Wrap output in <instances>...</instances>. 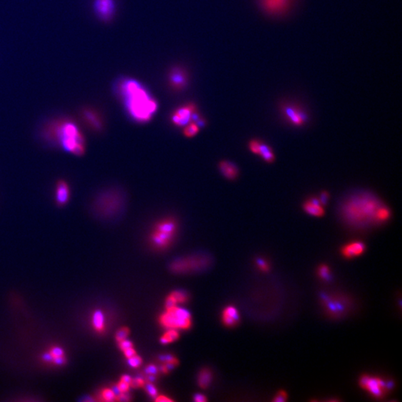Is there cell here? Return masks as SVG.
I'll return each mask as SVG.
<instances>
[{"label": "cell", "mask_w": 402, "mask_h": 402, "mask_svg": "<svg viewBox=\"0 0 402 402\" xmlns=\"http://www.w3.org/2000/svg\"><path fill=\"white\" fill-rule=\"evenodd\" d=\"M288 398H289V395H288L287 392L284 391V390H280L274 395L272 401L274 402H285Z\"/></svg>", "instance_id": "34"}, {"label": "cell", "mask_w": 402, "mask_h": 402, "mask_svg": "<svg viewBox=\"0 0 402 402\" xmlns=\"http://www.w3.org/2000/svg\"><path fill=\"white\" fill-rule=\"evenodd\" d=\"M180 337V334L176 329H168L166 332L161 337L160 341L162 344L166 345V344L171 343V342L176 341Z\"/></svg>", "instance_id": "24"}, {"label": "cell", "mask_w": 402, "mask_h": 402, "mask_svg": "<svg viewBox=\"0 0 402 402\" xmlns=\"http://www.w3.org/2000/svg\"><path fill=\"white\" fill-rule=\"evenodd\" d=\"M256 264L261 272L267 273L271 269V266H270L268 261L263 258H257L256 260Z\"/></svg>", "instance_id": "29"}, {"label": "cell", "mask_w": 402, "mask_h": 402, "mask_svg": "<svg viewBox=\"0 0 402 402\" xmlns=\"http://www.w3.org/2000/svg\"><path fill=\"white\" fill-rule=\"evenodd\" d=\"M212 380H213V372L209 369H203L198 374V383L201 388H207L211 384Z\"/></svg>", "instance_id": "23"}, {"label": "cell", "mask_w": 402, "mask_h": 402, "mask_svg": "<svg viewBox=\"0 0 402 402\" xmlns=\"http://www.w3.org/2000/svg\"><path fill=\"white\" fill-rule=\"evenodd\" d=\"M94 216L102 219H112L122 216L126 206V195L122 188L110 187L97 194L92 203Z\"/></svg>", "instance_id": "4"}, {"label": "cell", "mask_w": 402, "mask_h": 402, "mask_svg": "<svg viewBox=\"0 0 402 402\" xmlns=\"http://www.w3.org/2000/svg\"><path fill=\"white\" fill-rule=\"evenodd\" d=\"M127 363H128L130 367H133V368H138L139 367L142 365V357L139 356L137 354L134 356L127 358Z\"/></svg>", "instance_id": "33"}, {"label": "cell", "mask_w": 402, "mask_h": 402, "mask_svg": "<svg viewBox=\"0 0 402 402\" xmlns=\"http://www.w3.org/2000/svg\"><path fill=\"white\" fill-rule=\"evenodd\" d=\"M101 400L104 401H114L117 400V395L111 388H104L100 392Z\"/></svg>", "instance_id": "27"}, {"label": "cell", "mask_w": 402, "mask_h": 402, "mask_svg": "<svg viewBox=\"0 0 402 402\" xmlns=\"http://www.w3.org/2000/svg\"><path fill=\"white\" fill-rule=\"evenodd\" d=\"M160 325L166 329L187 330L193 325L192 315L186 309L178 306L165 309L159 318Z\"/></svg>", "instance_id": "8"}, {"label": "cell", "mask_w": 402, "mask_h": 402, "mask_svg": "<svg viewBox=\"0 0 402 402\" xmlns=\"http://www.w3.org/2000/svg\"><path fill=\"white\" fill-rule=\"evenodd\" d=\"M302 209L309 216L317 217V218H322L326 214L323 206L314 204L309 199L306 200L302 203Z\"/></svg>", "instance_id": "21"}, {"label": "cell", "mask_w": 402, "mask_h": 402, "mask_svg": "<svg viewBox=\"0 0 402 402\" xmlns=\"http://www.w3.org/2000/svg\"><path fill=\"white\" fill-rule=\"evenodd\" d=\"M218 169L225 178L235 180L239 175V168L236 163L229 160H222L218 164Z\"/></svg>", "instance_id": "18"}, {"label": "cell", "mask_w": 402, "mask_h": 402, "mask_svg": "<svg viewBox=\"0 0 402 402\" xmlns=\"http://www.w3.org/2000/svg\"><path fill=\"white\" fill-rule=\"evenodd\" d=\"M41 140L74 156L82 157L87 148L86 139L72 119L58 118L45 122L40 129Z\"/></svg>", "instance_id": "1"}, {"label": "cell", "mask_w": 402, "mask_h": 402, "mask_svg": "<svg viewBox=\"0 0 402 402\" xmlns=\"http://www.w3.org/2000/svg\"><path fill=\"white\" fill-rule=\"evenodd\" d=\"M183 127H184L183 134H184L185 137H188V138L195 137L200 132V127L196 124L194 123L193 122H190L189 123L187 124L186 126Z\"/></svg>", "instance_id": "26"}, {"label": "cell", "mask_w": 402, "mask_h": 402, "mask_svg": "<svg viewBox=\"0 0 402 402\" xmlns=\"http://www.w3.org/2000/svg\"><path fill=\"white\" fill-rule=\"evenodd\" d=\"M367 246L363 241H353L340 248V254L347 259H352L358 257L365 253Z\"/></svg>", "instance_id": "17"}, {"label": "cell", "mask_w": 402, "mask_h": 402, "mask_svg": "<svg viewBox=\"0 0 402 402\" xmlns=\"http://www.w3.org/2000/svg\"><path fill=\"white\" fill-rule=\"evenodd\" d=\"M223 323L227 327H234L240 321L239 312L235 306L229 305L223 309L222 313Z\"/></svg>", "instance_id": "19"}, {"label": "cell", "mask_w": 402, "mask_h": 402, "mask_svg": "<svg viewBox=\"0 0 402 402\" xmlns=\"http://www.w3.org/2000/svg\"><path fill=\"white\" fill-rule=\"evenodd\" d=\"M93 9L99 19L103 21H110L115 14V2L114 0H94Z\"/></svg>", "instance_id": "14"}, {"label": "cell", "mask_w": 402, "mask_h": 402, "mask_svg": "<svg viewBox=\"0 0 402 402\" xmlns=\"http://www.w3.org/2000/svg\"><path fill=\"white\" fill-rule=\"evenodd\" d=\"M82 117L87 126L93 131L99 133L104 130L103 119L97 110L85 107L82 110Z\"/></svg>", "instance_id": "13"}, {"label": "cell", "mask_w": 402, "mask_h": 402, "mask_svg": "<svg viewBox=\"0 0 402 402\" xmlns=\"http://www.w3.org/2000/svg\"><path fill=\"white\" fill-rule=\"evenodd\" d=\"M117 95L127 113L136 122L147 123L158 110L157 101L141 83L131 79H122L116 87Z\"/></svg>", "instance_id": "2"}, {"label": "cell", "mask_w": 402, "mask_h": 402, "mask_svg": "<svg viewBox=\"0 0 402 402\" xmlns=\"http://www.w3.org/2000/svg\"><path fill=\"white\" fill-rule=\"evenodd\" d=\"M384 203L371 194L350 197L342 206V216L351 224L366 226L377 223V212Z\"/></svg>", "instance_id": "3"}, {"label": "cell", "mask_w": 402, "mask_h": 402, "mask_svg": "<svg viewBox=\"0 0 402 402\" xmlns=\"http://www.w3.org/2000/svg\"><path fill=\"white\" fill-rule=\"evenodd\" d=\"M320 302L324 312L332 319H340L350 312L352 300L347 296L340 294H320Z\"/></svg>", "instance_id": "6"}, {"label": "cell", "mask_w": 402, "mask_h": 402, "mask_svg": "<svg viewBox=\"0 0 402 402\" xmlns=\"http://www.w3.org/2000/svg\"><path fill=\"white\" fill-rule=\"evenodd\" d=\"M118 343L119 349H120L122 352H123L124 350H127V349L130 348V347H133V342L130 341V340H127V338L125 339V340H121V341L118 342Z\"/></svg>", "instance_id": "39"}, {"label": "cell", "mask_w": 402, "mask_h": 402, "mask_svg": "<svg viewBox=\"0 0 402 402\" xmlns=\"http://www.w3.org/2000/svg\"><path fill=\"white\" fill-rule=\"evenodd\" d=\"M198 110V107L193 103H188L178 107L172 112L171 121L178 127H183L191 122L192 115Z\"/></svg>", "instance_id": "12"}, {"label": "cell", "mask_w": 402, "mask_h": 402, "mask_svg": "<svg viewBox=\"0 0 402 402\" xmlns=\"http://www.w3.org/2000/svg\"><path fill=\"white\" fill-rule=\"evenodd\" d=\"M144 387H145V391L152 398H156L158 395L157 387L153 385V382H147V383L145 382Z\"/></svg>", "instance_id": "32"}, {"label": "cell", "mask_w": 402, "mask_h": 402, "mask_svg": "<svg viewBox=\"0 0 402 402\" xmlns=\"http://www.w3.org/2000/svg\"><path fill=\"white\" fill-rule=\"evenodd\" d=\"M43 360H44V361L46 362H52V355H51V354L49 353V352H46V353L44 354L42 356Z\"/></svg>", "instance_id": "45"}, {"label": "cell", "mask_w": 402, "mask_h": 402, "mask_svg": "<svg viewBox=\"0 0 402 402\" xmlns=\"http://www.w3.org/2000/svg\"><path fill=\"white\" fill-rule=\"evenodd\" d=\"M155 401L157 402H172L174 401V400L168 398L166 395H158L156 398H155Z\"/></svg>", "instance_id": "42"}, {"label": "cell", "mask_w": 402, "mask_h": 402, "mask_svg": "<svg viewBox=\"0 0 402 402\" xmlns=\"http://www.w3.org/2000/svg\"><path fill=\"white\" fill-rule=\"evenodd\" d=\"M178 223L173 217H165L159 220L153 226L150 241L157 249L163 250L171 244L177 235Z\"/></svg>", "instance_id": "5"}, {"label": "cell", "mask_w": 402, "mask_h": 402, "mask_svg": "<svg viewBox=\"0 0 402 402\" xmlns=\"http://www.w3.org/2000/svg\"><path fill=\"white\" fill-rule=\"evenodd\" d=\"M49 352L52 355V360L56 357L64 356V351L61 347H53Z\"/></svg>", "instance_id": "35"}, {"label": "cell", "mask_w": 402, "mask_h": 402, "mask_svg": "<svg viewBox=\"0 0 402 402\" xmlns=\"http://www.w3.org/2000/svg\"><path fill=\"white\" fill-rule=\"evenodd\" d=\"M159 358H160L161 361L165 362V363H175L176 365H178L179 363L178 359L171 355H161V356L159 357Z\"/></svg>", "instance_id": "37"}, {"label": "cell", "mask_w": 402, "mask_h": 402, "mask_svg": "<svg viewBox=\"0 0 402 402\" xmlns=\"http://www.w3.org/2000/svg\"><path fill=\"white\" fill-rule=\"evenodd\" d=\"M91 323L95 332L99 334L103 333L106 329V318L105 314L102 310L98 309L92 313Z\"/></svg>", "instance_id": "20"}, {"label": "cell", "mask_w": 402, "mask_h": 402, "mask_svg": "<svg viewBox=\"0 0 402 402\" xmlns=\"http://www.w3.org/2000/svg\"><path fill=\"white\" fill-rule=\"evenodd\" d=\"M358 385L360 388L376 400L386 398L395 387V382L393 380L385 379L368 374H363L360 377Z\"/></svg>", "instance_id": "7"}, {"label": "cell", "mask_w": 402, "mask_h": 402, "mask_svg": "<svg viewBox=\"0 0 402 402\" xmlns=\"http://www.w3.org/2000/svg\"><path fill=\"white\" fill-rule=\"evenodd\" d=\"M261 143V141L259 140H256V139H254V140H251V141L249 142V144H248L250 150H251L253 154H254V155H259Z\"/></svg>", "instance_id": "31"}, {"label": "cell", "mask_w": 402, "mask_h": 402, "mask_svg": "<svg viewBox=\"0 0 402 402\" xmlns=\"http://www.w3.org/2000/svg\"><path fill=\"white\" fill-rule=\"evenodd\" d=\"M263 12L272 17L287 14L294 6L295 0H257Z\"/></svg>", "instance_id": "10"}, {"label": "cell", "mask_w": 402, "mask_h": 402, "mask_svg": "<svg viewBox=\"0 0 402 402\" xmlns=\"http://www.w3.org/2000/svg\"><path fill=\"white\" fill-rule=\"evenodd\" d=\"M71 191L69 183L66 180H59L56 183L54 189V201L59 207H63L69 203L70 200Z\"/></svg>", "instance_id": "16"}, {"label": "cell", "mask_w": 402, "mask_h": 402, "mask_svg": "<svg viewBox=\"0 0 402 402\" xmlns=\"http://www.w3.org/2000/svg\"><path fill=\"white\" fill-rule=\"evenodd\" d=\"M284 118L293 126L302 127L309 122L307 112L299 104L284 103L281 107Z\"/></svg>", "instance_id": "11"}, {"label": "cell", "mask_w": 402, "mask_h": 402, "mask_svg": "<svg viewBox=\"0 0 402 402\" xmlns=\"http://www.w3.org/2000/svg\"><path fill=\"white\" fill-rule=\"evenodd\" d=\"M129 334H130V330L128 328L122 327L117 331L116 333V340L117 342L121 341V340H125L127 337H128Z\"/></svg>", "instance_id": "30"}, {"label": "cell", "mask_w": 402, "mask_h": 402, "mask_svg": "<svg viewBox=\"0 0 402 402\" xmlns=\"http://www.w3.org/2000/svg\"><path fill=\"white\" fill-rule=\"evenodd\" d=\"M259 156L261 157L264 162L267 163H273L275 161L276 157L274 155L273 149L267 143L261 142L260 150H259Z\"/></svg>", "instance_id": "22"}, {"label": "cell", "mask_w": 402, "mask_h": 402, "mask_svg": "<svg viewBox=\"0 0 402 402\" xmlns=\"http://www.w3.org/2000/svg\"><path fill=\"white\" fill-rule=\"evenodd\" d=\"M122 380H123V381L127 382V383H129L130 385V382H131L132 378L130 376V375H123L122 377H121V379Z\"/></svg>", "instance_id": "46"}, {"label": "cell", "mask_w": 402, "mask_h": 402, "mask_svg": "<svg viewBox=\"0 0 402 402\" xmlns=\"http://www.w3.org/2000/svg\"><path fill=\"white\" fill-rule=\"evenodd\" d=\"M145 384V380L142 377H136L135 378H132L130 387H133V388H140V387H143Z\"/></svg>", "instance_id": "36"}, {"label": "cell", "mask_w": 402, "mask_h": 402, "mask_svg": "<svg viewBox=\"0 0 402 402\" xmlns=\"http://www.w3.org/2000/svg\"><path fill=\"white\" fill-rule=\"evenodd\" d=\"M194 401L196 402H205L207 401V398L204 395L201 393H197L194 395Z\"/></svg>", "instance_id": "44"}, {"label": "cell", "mask_w": 402, "mask_h": 402, "mask_svg": "<svg viewBox=\"0 0 402 402\" xmlns=\"http://www.w3.org/2000/svg\"><path fill=\"white\" fill-rule=\"evenodd\" d=\"M209 264V259L206 256H192L178 259L171 263V271L176 274H185L201 271Z\"/></svg>", "instance_id": "9"}, {"label": "cell", "mask_w": 402, "mask_h": 402, "mask_svg": "<svg viewBox=\"0 0 402 402\" xmlns=\"http://www.w3.org/2000/svg\"><path fill=\"white\" fill-rule=\"evenodd\" d=\"M130 395H127V393H120V394L117 395L116 401H130Z\"/></svg>", "instance_id": "43"}, {"label": "cell", "mask_w": 402, "mask_h": 402, "mask_svg": "<svg viewBox=\"0 0 402 402\" xmlns=\"http://www.w3.org/2000/svg\"><path fill=\"white\" fill-rule=\"evenodd\" d=\"M124 355L126 358H130V357L134 356L137 355V352L134 350L133 347H130V348L127 349V350H124Z\"/></svg>", "instance_id": "41"}, {"label": "cell", "mask_w": 402, "mask_h": 402, "mask_svg": "<svg viewBox=\"0 0 402 402\" xmlns=\"http://www.w3.org/2000/svg\"><path fill=\"white\" fill-rule=\"evenodd\" d=\"M329 198H330L329 193H328L327 191L321 192L320 197L318 198L322 206H327L328 202L329 201Z\"/></svg>", "instance_id": "38"}, {"label": "cell", "mask_w": 402, "mask_h": 402, "mask_svg": "<svg viewBox=\"0 0 402 402\" xmlns=\"http://www.w3.org/2000/svg\"><path fill=\"white\" fill-rule=\"evenodd\" d=\"M171 295L173 297L174 299L176 301L177 304L179 303H185L188 300V295L182 291H175L171 292Z\"/></svg>", "instance_id": "28"}, {"label": "cell", "mask_w": 402, "mask_h": 402, "mask_svg": "<svg viewBox=\"0 0 402 402\" xmlns=\"http://www.w3.org/2000/svg\"><path fill=\"white\" fill-rule=\"evenodd\" d=\"M168 81L172 89L176 91L183 90L188 84V74L183 68H174L168 75Z\"/></svg>", "instance_id": "15"}, {"label": "cell", "mask_w": 402, "mask_h": 402, "mask_svg": "<svg viewBox=\"0 0 402 402\" xmlns=\"http://www.w3.org/2000/svg\"><path fill=\"white\" fill-rule=\"evenodd\" d=\"M158 371V368H157L156 366L154 365H149L147 366L146 368H145V372L146 373V375H156Z\"/></svg>", "instance_id": "40"}, {"label": "cell", "mask_w": 402, "mask_h": 402, "mask_svg": "<svg viewBox=\"0 0 402 402\" xmlns=\"http://www.w3.org/2000/svg\"><path fill=\"white\" fill-rule=\"evenodd\" d=\"M317 275L320 279L325 282H329L332 279V274H331V269L327 264H322L319 265L317 268Z\"/></svg>", "instance_id": "25"}]
</instances>
